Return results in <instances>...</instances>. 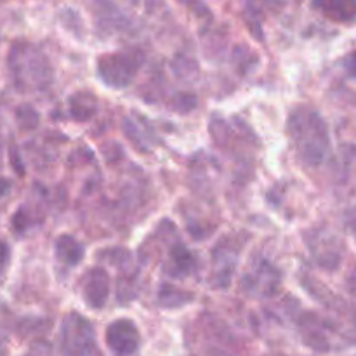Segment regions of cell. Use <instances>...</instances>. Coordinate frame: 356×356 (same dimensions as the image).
<instances>
[{"instance_id": "9a60e30c", "label": "cell", "mask_w": 356, "mask_h": 356, "mask_svg": "<svg viewBox=\"0 0 356 356\" xmlns=\"http://www.w3.org/2000/svg\"><path fill=\"white\" fill-rule=\"evenodd\" d=\"M344 65H346V70L350 72V75H353L356 79V51L351 52V54L348 56L346 61H344Z\"/></svg>"}, {"instance_id": "7c38bea8", "label": "cell", "mask_w": 356, "mask_h": 356, "mask_svg": "<svg viewBox=\"0 0 356 356\" xmlns=\"http://www.w3.org/2000/svg\"><path fill=\"white\" fill-rule=\"evenodd\" d=\"M190 299L191 296L184 294L179 289L169 287V285H163L160 289V302H162V306H183Z\"/></svg>"}, {"instance_id": "8fae6325", "label": "cell", "mask_w": 356, "mask_h": 356, "mask_svg": "<svg viewBox=\"0 0 356 356\" xmlns=\"http://www.w3.org/2000/svg\"><path fill=\"white\" fill-rule=\"evenodd\" d=\"M96 111V99L90 94L80 92L70 99V113L76 120H87Z\"/></svg>"}, {"instance_id": "30bf717a", "label": "cell", "mask_w": 356, "mask_h": 356, "mask_svg": "<svg viewBox=\"0 0 356 356\" xmlns=\"http://www.w3.org/2000/svg\"><path fill=\"white\" fill-rule=\"evenodd\" d=\"M193 268H195V257L191 256V252H188L186 247L176 245L172 250H170L167 271H169L172 277H183V275H188Z\"/></svg>"}, {"instance_id": "5bb4252c", "label": "cell", "mask_w": 356, "mask_h": 356, "mask_svg": "<svg viewBox=\"0 0 356 356\" xmlns=\"http://www.w3.org/2000/svg\"><path fill=\"white\" fill-rule=\"evenodd\" d=\"M9 247H7L6 242H0V277L3 275V271H6L7 264H9Z\"/></svg>"}, {"instance_id": "52a82bcc", "label": "cell", "mask_w": 356, "mask_h": 356, "mask_svg": "<svg viewBox=\"0 0 356 356\" xmlns=\"http://www.w3.org/2000/svg\"><path fill=\"white\" fill-rule=\"evenodd\" d=\"M108 292H110V282H108L106 271L103 268H94L87 271L82 282V296L87 306L96 309L103 308L108 299Z\"/></svg>"}, {"instance_id": "7a4b0ae2", "label": "cell", "mask_w": 356, "mask_h": 356, "mask_svg": "<svg viewBox=\"0 0 356 356\" xmlns=\"http://www.w3.org/2000/svg\"><path fill=\"white\" fill-rule=\"evenodd\" d=\"M9 63L17 83L31 89H45L51 83L52 73L47 59L31 45H16L10 52Z\"/></svg>"}, {"instance_id": "5b68a950", "label": "cell", "mask_w": 356, "mask_h": 356, "mask_svg": "<svg viewBox=\"0 0 356 356\" xmlns=\"http://www.w3.org/2000/svg\"><path fill=\"white\" fill-rule=\"evenodd\" d=\"M278 285H280V273L268 261L254 263V266L242 278L243 292L256 298H270L277 292Z\"/></svg>"}, {"instance_id": "e0dca14e", "label": "cell", "mask_w": 356, "mask_h": 356, "mask_svg": "<svg viewBox=\"0 0 356 356\" xmlns=\"http://www.w3.org/2000/svg\"><path fill=\"white\" fill-rule=\"evenodd\" d=\"M9 188H10L9 181L3 179V177H0V198H2L7 191H9Z\"/></svg>"}, {"instance_id": "277c9868", "label": "cell", "mask_w": 356, "mask_h": 356, "mask_svg": "<svg viewBox=\"0 0 356 356\" xmlns=\"http://www.w3.org/2000/svg\"><path fill=\"white\" fill-rule=\"evenodd\" d=\"M61 346L65 356H99L92 325L76 313H70L63 322Z\"/></svg>"}, {"instance_id": "2e32d148", "label": "cell", "mask_w": 356, "mask_h": 356, "mask_svg": "<svg viewBox=\"0 0 356 356\" xmlns=\"http://www.w3.org/2000/svg\"><path fill=\"white\" fill-rule=\"evenodd\" d=\"M346 225L348 228L351 229V233L356 236V207L351 209V211L346 214Z\"/></svg>"}, {"instance_id": "8992f818", "label": "cell", "mask_w": 356, "mask_h": 356, "mask_svg": "<svg viewBox=\"0 0 356 356\" xmlns=\"http://www.w3.org/2000/svg\"><path fill=\"white\" fill-rule=\"evenodd\" d=\"M106 343L117 356H134L139 350V330L131 320H115L106 329Z\"/></svg>"}, {"instance_id": "9c48e42d", "label": "cell", "mask_w": 356, "mask_h": 356, "mask_svg": "<svg viewBox=\"0 0 356 356\" xmlns=\"http://www.w3.org/2000/svg\"><path fill=\"white\" fill-rule=\"evenodd\" d=\"M54 252L56 261L66 268H75L76 264L83 259L82 243L76 242V240L70 235H63L56 240Z\"/></svg>"}, {"instance_id": "6da1fadb", "label": "cell", "mask_w": 356, "mask_h": 356, "mask_svg": "<svg viewBox=\"0 0 356 356\" xmlns=\"http://www.w3.org/2000/svg\"><path fill=\"white\" fill-rule=\"evenodd\" d=\"M291 141L306 165H320L330 149V136L325 120L312 108H296L287 122Z\"/></svg>"}, {"instance_id": "ba28073f", "label": "cell", "mask_w": 356, "mask_h": 356, "mask_svg": "<svg viewBox=\"0 0 356 356\" xmlns=\"http://www.w3.org/2000/svg\"><path fill=\"white\" fill-rule=\"evenodd\" d=\"M313 7L337 23H355L356 0H313Z\"/></svg>"}, {"instance_id": "3957f363", "label": "cell", "mask_w": 356, "mask_h": 356, "mask_svg": "<svg viewBox=\"0 0 356 356\" xmlns=\"http://www.w3.org/2000/svg\"><path fill=\"white\" fill-rule=\"evenodd\" d=\"M143 59H145L143 52L136 51V49L106 54L97 61V75L106 86L115 87V89L127 87L136 79V73L141 68Z\"/></svg>"}, {"instance_id": "4fadbf2b", "label": "cell", "mask_w": 356, "mask_h": 356, "mask_svg": "<svg viewBox=\"0 0 356 356\" xmlns=\"http://www.w3.org/2000/svg\"><path fill=\"white\" fill-rule=\"evenodd\" d=\"M250 9H257V10H263V9H271L273 10L275 7H278L282 3V0H243Z\"/></svg>"}]
</instances>
